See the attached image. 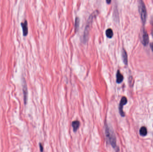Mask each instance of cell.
Listing matches in <instances>:
<instances>
[{"mask_svg": "<svg viewBox=\"0 0 153 152\" xmlns=\"http://www.w3.org/2000/svg\"><path fill=\"white\" fill-rule=\"evenodd\" d=\"M124 79V76L119 70H118L116 73V82L118 84H121Z\"/></svg>", "mask_w": 153, "mask_h": 152, "instance_id": "cell-8", "label": "cell"}, {"mask_svg": "<svg viewBox=\"0 0 153 152\" xmlns=\"http://www.w3.org/2000/svg\"><path fill=\"white\" fill-rule=\"evenodd\" d=\"M127 103V99L126 97L123 96L121 99L120 103L119 104V112L121 116L124 117L125 116V113L123 111V107Z\"/></svg>", "mask_w": 153, "mask_h": 152, "instance_id": "cell-4", "label": "cell"}, {"mask_svg": "<svg viewBox=\"0 0 153 152\" xmlns=\"http://www.w3.org/2000/svg\"><path fill=\"white\" fill-rule=\"evenodd\" d=\"M39 148H40V150L41 152L43 151V147H42V145L41 144H39Z\"/></svg>", "mask_w": 153, "mask_h": 152, "instance_id": "cell-14", "label": "cell"}, {"mask_svg": "<svg viewBox=\"0 0 153 152\" xmlns=\"http://www.w3.org/2000/svg\"><path fill=\"white\" fill-rule=\"evenodd\" d=\"M122 57L123 61L124 62L125 65H127L128 64V55L126 50L124 49H123L122 50Z\"/></svg>", "mask_w": 153, "mask_h": 152, "instance_id": "cell-10", "label": "cell"}, {"mask_svg": "<svg viewBox=\"0 0 153 152\" xmlns=\"http://www.w3.org/2000/svg\"><path fill=\"white\" fill-rule=\"evenodd\" d=\"M111 1H112V0H106V2L108 4H110L111 2Z\"/></svg>", "mask_w": 153, "mask_h": 152, "instance_id": "cell-16", "label": "cell"}, {"mask_svg": "<svg viewBox=\"0 0 153 152\" xmlns=\"http://www.w3.org/2000/svg\"><path fill=\"white\" fill-rule=\"evenodd\" d=\"M150 48H151V49L153 51V43H151L150 44Z\"/></svg>", "mask_w": 153, "mask_h": 152, "instance_id": "cell-15", "label": "cell"}, {"mask_svg": "<svg viewBox=\"0 0 153 152\" xmlns=\"http://www.w3.org/2000/svg\"><path fill=\"white\" fill-rule=\"evenodd\" d=\"M149 43V38L148 34L144 29H142V43L144 46H146Z\"/></svg>", "mask_w": 153, "mask_h": 152, "instance_id": "cell-5", "label": "cell"}, {"mask_svg": "<svg viewBox=\"0 0 153 152\" xmlns=\"http://www.w3.org/2000/svg\"><path fill=\"white\" fill-rule=\"evenodd\" d=\"M106 35L107 38H111L113 36V31L111 29H108L106 31Z\"/></svg>", "mask_w": 153, "mask_h": 152, "instance_id": "cell-11", "label": "cell"}, {"mask_svg": "<svg viewBox=\"0 0 153 152\" xmlns=\"http://www.w3.org/2000/svg\"><path fill=\"white\" fill-rule=\"evenodd\" d=\"M80 122L78 120H75L72 122V125L73 128V132H76L77 131V130L80 126Z\"/></svg>", "mask_w": 153, "mask_h": 152, "instance_id": "cell-9", "label": "cell"}, {"mask_svg": "<svg viewBox=\"0 0 153 152\" xmlns=\"http://www.w3.org/2000/svg\"><path fill=\"white\" fill-rule=\"evenodd\" d=\"M138 9L143 24H145L147 17V12L144 3L142 0L138 1Z\"/></svg>", "mask_w": 153, "mask_h": 152, "instance_id": "cell-3", "label": "cell"}, {"mask_svg": "<svg viewBox=\"0 0 153 152\" xmlns=\"http://www.w3.org/2000/svg\"><path fill=\"white\" fill-rule=\"evenodd\" d=\"M24 84H23V98H24V102L25 104H26L27 102L28 97V92H27V86L25 80H24Z\"/></svg>", "mask_w": 153, "mask_h": 152, "instance_id": "cell-6", "label": "cell"}, {"mask_svg": "<svg viewBox=\"0 0 153 152\" xmlns=\"http://www.w3.org/2000/svg\"><path fill=\"white\" fill-rule=\"evenodd\" d=\"M80 19L78 17H76L75 22V28L76 31H78L80 24Z\"/></svg>", "mask_w": 153, "mask_h": 152, "instance_id": "cell-13", "label": "cell"}, {"mask_svg": "<svg viewBox=\"0 0 153 152\" xmlns=\"http://www.w3.org/2000/svg\"><path fill=\"white\" fill-rule=\"evenodd\" d=\"M21 26L22 27L23 35L24 36H27L28 34V24L27 21H25L21 23Z\"/></svg>", "mask_w": 153, "mask_h": 152, "instance_id": "cell-7", "label": "cell"}, {"mask_svg": "<svg viewBox=\"0 0 153 152\" xmlns=\"http://www.w3.org/2000/svg\"><path fill=\"white\" fill-rule=\"evenodd\" d=\"M140 134L142 136H145L147 134V129L145 127H142L140 130Z\"/></svg>", "mask_w": 153, "mask_h": 152, "instance_id": "cell-12", "label": "cell"}, {"mask_svg": "<svg viewBox=\"0 0 153 152\" xmlns=\"http://www.w3.org/2000/svg\"><path fill=\"white\" fill-rule=\"evenodd\" d=\"M152 35L153 37V29H152Z\"/></svg>", "mask_w": 153, "mask_h": 152, "instance_id": "cell-17", "label": "cell"}, {"mask_svg": "<svg viewBox=\"0 0 153 152\" xmlns=\"http://www.w3.org/2000/svg\"><path fill=\"white\" fill-rule=\"evenodd\" d=\"M98 14V12L97 11H95L93 12L90 16L89 17L88 19L87 22V25L85 27V31L84 32L83 38H82V42L84 43H86L88 39L89 34L90 30V27L92 25V22L94 18H95V17Z\"/></svg>", "mask_w": 153, "mask_h": 152, "instance_id": "cell-1", "label": "cell"}, {"mask_svg": "<svg viewBox=\"0 0 153 152\" xmlns=\"http://www.w3.org/2000/svg\"><path fill=\"white\" fill-rule=\"evenodd\" d=\"M105 134L110 145L114 149H116V141L115 133L113 131L109 128V127L107 124H106L105 125Z\"/></svg>", "mask_w": 153, "mask_h": 152, "instance_id": "cell-2", "label": "cell"}]
</instances>
